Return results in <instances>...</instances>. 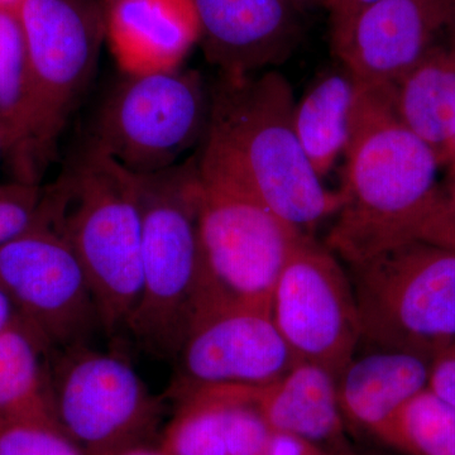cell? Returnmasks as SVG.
<instances>
[{
	"label": "cell",
	"instance_id": "obj_1",
	"mask_svg": "<svg viewBox=\"0 0 455 455\" xmlns=\"http://www.w3.org/2000/svg\"><path fill=\"white\" fill-rule=\"evenodd\" d=\"M344 155L341 205L326 247L350 266L420 241L438 199L442 166L397 116L394 85L358 83Z\"/></svg>",
	"mask_w": 455,
	"mask_h": 455
},
{
	"label": "cell",
	"instance_id": "obj_2",
	"mask_svg": "<svg viewBox=\"0 0 455 455\" xmlns=\"http://www.w3.org/2000/svg\"><path fill=\"white\" fill-rule=\"evenodd\" d=\"M295 106L291 85L278 71L220 76L197 161L307 233L337 215L341 197L307 160L295 131Z\"/></svg>",
	"mask_w": 455,
	"mask_h": 455
},
{
	"label": "cell",
	"instance_id": "obj_3",
	"mask_svg": "<svg viewBox=\"0 0 455 455\" xmlns=\"http://www.w3.org/2000/svg\"><path fill=\"white\" fill-rule=\"evenodd\" d=\"M42 214L74 253L97 300L103 333L127 334L142 289L136 178L88 142L44 188Z\"/></svg>",
	"mask_w": 455,
	"mask_h": 455
},
{
	"label": "cell",
	"instance_id": "obj_4",
	"mask_svg": "<svg viewBox=\"0 0 455 455\" xmlns=\"http://www.w3.org/2000/svg\"><path fill=\"white\" fill-rule=\"evenodd\" d=\"M25 94L7 155L14 180L41 184L68 118L97 73L106 4L97 0H23Z\"/></svg>",
	"mask_w": 455,
	"mask_h": 455
},
{
	"label": "cell",
	"instance_id": "obj_5",
	"mask_svg": "<svg viewBox=\"0 0 455 455\" xmlns=\"http://www.w3.org/2000/svg\"><path fill=\"white\" fill-rule=\"evenodd\" d=\"M134 178L142 217V289L127 334L152 357L176 361L204 275L197 156Z\"/></svg>",
	"mask_w": 455,
	"mask_h": 455
},
{
	"label": "cell",
	"instance_id": "obj_6",
	"mask_svg": "<svg viewBox=\"0 0 455 455\" xmlns=\"http://www.w3.org/2000/svg\"><path fill=\"white\" fill-rule=\"evenodd\" d=\"M362 340L433 358L455 340V250L414 241L349 266Z\"/></svg>",
	"mask_w": 455,
	"mask_h": 455
},
{
	"label": "cell",
	"instance_id": "obj_7",
	"mask_svg": "<svg viewBox=\"0 0 455 455\" xmlns=\"http://www.w3.org/2000/svg\"><path fill=\"white\" fill-rule=\"evenodd\" d=\"M197 166L204 275L196 314L229 302L271 307L284 263L307 233L281 220L232 179Z\"/></svg>",
	"mask_w": 455,
	"mask_h": 455
},
{
	"label": "cell",
	"instance_id": "obj_8",
	"mask_svg": "<svg viewBox=\"0 0 455 455\" xmlns=\"http://www.w3.org/2000/svg\"><path fill=\"white\" fill-rule=\"evenodd\" d=\"M211 92L194 70L124 75L109 92L89 142L132 175L181 164L205 139Z\"/></svg>",
	"mask_w": 455,
	"mask_h": 455
},
{
	"label": "cell",
	"instance_id": "obj_9",
	"mask_svg": "<svg viewBox=\"0 0 455 455\" xmlns=\"http://www.w3.org/2000/svg\"><path fill=\"white\" fill-rule=\"evenodd\" d=\"M52 401L57 427L86 455L151 443L164 412L127 358L90 344L56 350Z\"/></svg>",
	"mask_w": 455,
	"mask_h": 455
},
{
	"label": "cell",
	"instance_id": "obj_10",
	"mask_svg": "<svg viewBox=\"0 0 455 455\" xmlns=\"http://www.w3.org/2000/svg\"><path fill=\"white\" fill-rule=\"evenodd\" d=\"M271 315L299 361L324 367L337 379L362 341L349 274L333 251L307 233L277 278Z\"/></svg>",
	"mask_w": 455,
	"mask_h": 455
},
{
	"label": "cell",
	"instance_id": "obj_11",
	"mask_svg": "<svg viewBox=\"0 0 455 455\" xmlns=\"http://www.w3.org/2000/svg\"><path fill=\"white\" fill-rule=\"evenodd\" d=\"M0 283L18 313L56 350L90 344L103 331L85 272L64 235L42 214L23 235L0 247Z\"/></svg>",
	"mask_w": 455,
	"mask_h": 455
},
{
	"label": "cell",
	"instance_id": "obj_12",
	"mask_svg": "<svg viewBox=\"0 0 455 455\" xmlns=\"http://www.w3.org/2000/svg\"><path fill=\"white\" fill-rule=\"evenodd\" d=\"M175 362L178 396L203 387H263L300 361L275 324L271 307L229 302L196 311Z\"/></svg>",
	"mask_w": 455,
	"mask_h": 455
},
{
	"label": "cell",
	"instance_id": "obj_13",
	"mask_svg": "<svg viewBox=\"0 0 455 455\" xmlns=\"http://www.w3.org/2000/svg\"><path fill=\"white\" fill-rule=\"evenodd\" d=\"M455 29V0H379L331 36L334 55L363 85H395Z\"/></svg>",
	"mask_w": 455,
	"mask_h": 455
},
{
	"label": "cell",
	"instance_id": "obj_14",
	"mask_svg": "<svg viewBox=\"0 0 455 455\" xmlns=\"http://www.w3.org/2000/svg\"><path fill=\"white\" fill-rule=\"evenodd\" d=\"M200 40L220 76H248L284 64L304 37L291 0H196Z\"/></svg>",
	"mask_w": 455,
	"mask_h": 455
},
{
	"label": "cell",
	"instance_id": "obj_15",
	"mask_svg": "<svg viewBox=\"0 0 455 455\" xmlns=\"http://www.w3.org/2000/svg\"><path fill=\"white\" fill-rule=\"evenodd\" d=\"M200 40L196 0H110L106 41L124 75L179 70Z\"/></svg>",
	"mask_w": 455,
	"mask_h": 455
},
{
	"label": "cell",
	"instance_id": "obj_16",
	"mask_svg": "<svg viewBox=\"0 0 455 455\" xmlns=\"http://www.w3.org/2000/svg\"><path fill=\"white\" fill-rule=\"evenodd\" d=\"M430 362L400 350L376 349L355 355L338 377L344 420L379 439L397 412L427 390Z\"/></svg>",
	"mask_w": 455,
	"mask_h": 455
},
{
	"label": "cell",
	"instance_id": "obj_17",
	"mask_svg": "<svg viewBox=\"0 0 455 455\" xmlns=\"http://www.w3.org/2000/svg\"><path fill=\"white\" fill-rule=\"evenodd\" d=\"M254 405L272 431L309 442H335L343 435L344 416L338 379L324 367L299 362L277 381L251 390Z\"/></svg>",
	"mask_w": 455,
	"mask_h": 455
},
{
	"label": "cell",
	"instance_id": "obj_18",
	"mask_svg": "<svg viewBox=\"0 0 455 455\" xmlns=\"http://www.w3.org/2000/svg\"><path fill=\"white\" fill-rule=\"evenodd\" d=\"M55 353L49 339L18 313L0 334V416L56 424L52 401Z\"/></svg>",
	"mask_w": 455,
	"mask_h": 455
},
{
	"label": "cell",
	"instance_id": "obj_19",
	"mask_svg": "<svg viewBox=\"0 0 455 455\" xmlns=\"http://www.w3.org/2000/svg\"><path fill=\"white\" fill-rule=\"evenodd\" d=\"M397 116L438 158L455 134V29L394 85Z\"/></svg>",
	"mask_w": 455,
	"mask_h": 455
},
{
	"label": "cell",
	"instance_id": "obj_20",
	"mask_svg": "<svg viewBox=\"0 0 455 455\" xmlns=\"http://www.w3.org/2000/svg\"><path fill=\"white\" fill-rule=\"evenodd\" d=\"M357 92V80L341 66V70L322 75L296 101V134L307 160L322 180L346 152Z\"/></svg>",
	"mask_w": 455,
	"mask_h": 455
},
{
	"label": "cell",
	"instance_id": "obj_21",
	"mask_svg": "<svg viewBox=\"0 0 455 455\" xmlns=\"http://www.w3.org/2000/svg\"><path fill=\"white\" fill-rule=\"evenodd\" d=\"M179 405L161 435L164 455H228L224 438L223 387H203L178 395Z\"/></svg>",
	"mask_w": 455,
	"mask_h": 455
},
{
	"label": "cell",
	"instance_id": "obj_22",
	"mask_svg": "<svg viewBox=\"0 0 455 455\" xmlns=\"http://www.w3.org/2000/svg\"><path fill=\"white\" fill-rule=\"evenodd\" d=\"M379 439L401 455H455V407L427 388L397 412Z\"/></svg>",
	"mask_w": 455,
	"mask_h": 455
},
{
	"label": "cell",
	"instance_id": "obj_23",
	"mask_svg": "<svg viewBox=\"0 0 455 455\" xmlns=\"http://www.w3.org/2000/svg\"><path fill=\"white\" fill-rule=\"evenodd\" d=\"M26 68V41L20 17L14 12L0 11V116L8 123L11 145L25 94Z\"/></svg>",
	"mask_w": 455,
	"mask_h": 455
},
{
	"label": "cell",
	"instance_id": "obj_24",
	"mask_svg": "<svg viewBox=\"0 0 455 455\" xmlns=\"http://www.w3.org/2000/svg\"><path fill=\"white\" fill-rule=\"evenodd\" d=\"M220 387L226 394L223 427L228 455H265L274 431L254 405L252 387Z\"/></svg>",
	"mask_w": 455,
	"mask_h": 455
},
{
	"label": "cell",
	"instance_id": "obj_25",
	"mask_svg": "<svg viewBox=\"0 0 455 455\" xmlns=\"http://www.w3.org/2000/svg\"><path fill=\"white\" fill-rule=\"evenodd\" d=\"M0 455H86L55 423L0 416Z\"/></svg>",
	"mask_w": 455,
	"mask_h": 455
},
{
	"label": "cell",
	"instance_id": "obj_26",
	"mask_svg": "<svg viewBox=\"0 0 455 455\" xmlns=\"http://www.w3.org/2000/svg\"><path fill=\"white\" fill-rule=\"evenodd\" d=\"M44 188L14 181L0 184V247L23 235L40 217Z\"/></svg>",
	"mask_w": 455,
	"mask_h": 455
},
{
	"label": "cell",
	"instance_id": "obj_27",
	"mask_svg": "<svg viewBox=\"0 0 455 455\" xmlns=\"http://www.w3.org/2000/svg\"><path fill=\"white\" fill-rule=\"evenodd\" d=\"M455 230V171L449 172L445 184H440L439 196L425 224L420 241L436 243Z\"/></svg>",
	"mask_w": 455,
	"mask_h": 455
},
{
	"label": "cell",
	"instance_id": "obj_28",
	"mask_svg": "<svg viewBox=\"0 0 455 455\" xmlns=\"http://www.w3.org/2000/svg\"><path fill=\"white\" fill-rule=\"evenodd\" d=\"M427 390L455 407V340L431 358Z\"/></svg>",
	"mask_w": 455,
	"mask_h": 455
},
{
	"label": "cell",
	"instance_id": "obj_29",
	"mask_svg": "<svg viewBox=\"0 0 455 455\" xmlns=\"http://www.w3.org/2000/svg\"><path fill=\"white\" fill-rule=\"evenodd\" d=\"M379 0H329L326 9L331 16V35L343 31L355 17Z\"/></svg>",
	"mask_w": 455,
	"mask_h": 455
},
{
	"label": "cell",
	"instance_id": "obj_30",
	"mask_svg": "<svg viewBox=\"0 0 455 455\" xmlns=\"http://www.w3.org/2000/svg\"><path fill=\"white\" fill-rule=\"evenodd\" d=\"M265 455H325L309 440L291 434L272 433Z\"/></svg>",
	"mask_w": 455,
	"mask_h": 455
},
{
	"label": "cell",
	"instance_id": "obj_31",
	"mask_svg": "<svg viewBox=\"0 0 455 455\" xmlns=\"http://www.w3.org/2000/svg\"><path fill=\"white\" fill-rule=\"evenodd\" d=\"M18 310L7 289L0 283V334L8 328L17 316Z\"/></svg>",
	"mask_w": 455,
	"mask_h": 455
},
{
	"label": "cell",
	"instance_id": "obj_32",
	"mask_svg": "<svg viewBox=\"0 0 455 455\" xmlns=\"http://www.w3.org/2000/svg\"><path fill=\"white\" fill-rule=\"evenodd\" d=\"M108 455H164L161 451L160 445L152 444V443H145V444L133 445L121 449V451H114Z\"/></svg>",
	"mask_w": 455,
	"mask_h": 455
},
{
	"label": "cell",
	"instance_id": "obj_33",
	"mask_svg": "<svg viewBox=\"0 0 455 455\" xmlns=\"http://www.w3.org/2000/svg\"><path fill=\"white\" fill-rule=\"evenodd\" d=\"M440 166L447 167L449 172L455 171V134L439 157Z\"/></svg>",
	"mask_w": 455,
	"mask_h": 455
},
{
	"label": "cell",
	"instance_id": "obj_34",
	"mask_svg": "<svg viewBox=\"0 0 455 455\" xmlns=\"http://www.w3.org/2000/svg\"><path fill=\"white\" fill-rule=\"evenodd\" d=\"M9 146H11V130L5 119L0 116V156L7 154Z\"/></svg>",
	"mask_w": 455,
	"mask_h": 455
},
{
	"label": "cell",
	"instance_id": "obj_35",
	"mask_svg": "<svg viewBox=\"0 0 455 455\" xmlns=\"http://www.w3.org/2000/svg\"><path fill=\"white\" fill-rule=\"evenodd\" d=\"M296 7L300 8L302 12L307 9H313L316 7H324L328 5L329 0H291Z\"/></svg>",
	"mask_w": 455,
	"mask_h": 455
},
{
	"label": "cell",
	"instance_id": "obj_36",
	"mask_svg": "<svg viewBox=\"0 0 455 455\" xmlns=\"http://www.w3.org/2000/svg\"><path fill=\"white\" fill-rule=\"evenodd\" d=\"M23 0H0V11L18 13Z\"/></svg>",
	"mask_w": 455,
	"mask_h": 455
},
{
	"label": "cell",
	"instance_id": "obj_37",
	"mask_svg": "<svg viewBox=\"0 0 455 455\" xmlns=\"http://www.w3.org/2000/svg\"><path fill=\"white\" fill-rule=\"evenodd\" d=\"M436 244L445 245V247L454 248L455 250V230L449 233V235L443 236L440 241L436 242Z\"/></svg>",
	"mask_w": 455,
	"mask_h": 455
},
{
	"label": "cell",
	"instance_id": "obj_38",
	"mask_svg": "<svg viewBox=\"0 0 455 455\" xmlns=\"http://www.w3.org/2000/svg\"><path fill=\"white\" fill-rule=\"evenodd\" d=\"M110 0H104V4H107V3H109Z\"/></svg>",
	"mask_w": 455,
	"mask_h": 455
}]
</instances>
